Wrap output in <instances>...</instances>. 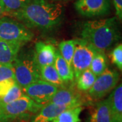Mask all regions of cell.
Listing matches in <instances>:
<instances>
[{"label": "cell", "instance_id": "cell-1", "mask_svg": "<svg viewBox=\"0 0 122 122\" xmlns=\"http://www.w3.org/2000/svg\"><path fill=\"white\" fill-rule=\"evenodd\" d=\"M8 14L29 29L43 32L56 30L64 18L62 5L48 0H33L23 8Z\"/></svg>", "mask_w": 122, "mask_h": 122}, {"label": "cell", "instance_id": "cell-2", "mask_svg": "<svg viewBox=\"0 0 122 122\" xmlns=\"http://www.w3.org/2000/svg\"><path fill=\"white\" fill-rule=\"evenodd\" d=\"M81 39L101 52L107 51L121 38L117 21L115 17L87 20L80 27Z\"/></svg>", "mask_w": 122, "mask_h": 122}, {"label": "cell", "instance_id": "cell-3", "mask_svg": "<svg viewBox=\"0 0 122 122\" xmlns=\"http://www.w3.org/2000/svg\"><path fill=\"white\" fill-rule=\"evenodd\" d=\"M12 65L14 79L22 88L40 79L39 66L33 50H20Z\"/></svg>", "mask_w": 122, "mask_h": 122}, {"label": "cell", "instance_id": "cell-4", "mask_svg": "<svg viewBox=\"0 0 122 122\" xmlns=\"http://www.w3.org/2000/svg\"><path fill=\"white\" fill-rule=\"evenodd\" d=\"M7 122L29 120L43 105L36 103L26 94L8 104H0Z\"/></svg>", "mask_w": 122, "mask_h": 122}, {"label": "cell", "instance_id": "cell-5", "mask_svg": "<svg viewBox=\"0 0 122 122\" xmlns=\"http://www.w3.org/2000/svg\"><path fill=\"white\" fill-rule=\"evenodd\" d=\"M34 37L32 30L17 20L5 16L0 18V39L23 46Z\"/></svg>", "mask_w": 122, "mask_h": 122}, {"label": "cell", "instance_id": "cell-6", "mask_svg": "<svg viewBox=\"0 0 122 122\" xmlns=\"http://www.w3.org/2000/svg\"><path fill=\"white\" fill-rule=\"evenodd\" d=\"M119 80V74L117 71L107 69L96 77L94 84L87 92V99L90 102L101 100L117 86Z\"/></svg>", "mask_w": 122, "mask_h": 122}, {"label": "cell", "instance_id": "cell-7", "mask_svg": "<svg viewBox=\"0 0 122 122\" xmlns=\"http://www.w3.org/2000/svg\"><path fill=\"white\" fill-rule=\"evenodd\" d=\"M98 50L92 44L81 38L75 39V51L72 60V69L75 79L80 73L90 68L94 55Z\"/></svg>", "mask_w": 122, "mask_h": 122}, {"label": "cell", "instance_id": "cell-8", "mask_svg": "<svg viewBox=\"0 0 122 122\" xmlns=\"http://www.w3.org/2000/svg\"><path fill=\"white\" fill-rule=\"evenodd\" d=\"M75 10L80 16L88 18L102 17L111 12L110 0H77Z\"/></svg>", "mask_w": 122, "mask_h": 122}, {"label": "cell", "instance_id": "cell-9", "mask_svg": "<svg viewBox=\"0 0 122 122\" xmlns=\"http://www.w3.org/2000/svg\"><path fill=\"white\" fill-rule=\"evenodd\" d=\"M58 87L41 79L30 83L23 87L25 94L30 98L36 103L44 105L49 102L58 90Z\"/></svg>", "mask_w": 122, "mask_h": 122}, {"label": "cell", "instance_id": "cell-10", "mask_svg": "<svg viewBox=\"0 0 122 122\" xmlns=\"http://www.w3.org/2000/svg\"><path fill=\"white\" fill-rule=\"evenodd\" d=\"M90 102L87 96L82 95V92L73 86H65L58 88L49 102L61 106L76 107L87 104Z\"/></svg>", "mask_w": 122, "mask_h": 122}, {"label": "cell", "instance_id": "cell-11", "mask_svg": "<svg viewBox=\"0 0 122 122\" xmlns=\"http://www.w3.org/2000/svg\"><path fill=\"white\" fill-rule=\"evenodd\" d=\"M56 48L50 44L39 41L35 44L34 54L39 66L52 65L56 58Z\"/></svg>", "mask_w": 122, "mask_h": 122}, {"label": "cell", "instance_id": "cell-12", "mask_svg": "<svg viewBox=\"0 0 122 122\" xmlns=\"http://www.w3.org/2000/svg\"><path fill=\"white\" fill-rule=\"evenodd\" d=\"M70 108L73 107L48 102L43 105L36 113L32 115L29 122H51L62 111Z\"/></svg>", "mask_w": 122, "mask_h": 122}, {"label": "cell", "instance_id": "cell-13", "mask_svg": "<svg viewBox=\"0 0 122 122\" xmlns=\"http://www.w3.org/2000/svg\"><path fill=\"white\" fill-rule=\"evenodd\" d=\"M88 122H113L107 99L100 100L95 103L90 114Z\"/></svg>", "mask_w": 122, "mask_h": 122}, {"label": "cell", "instance_id": "cell-14", "mask_svg": "<svg viewBox=\"0 0 122 122\" xmlns=\"http://www.w3.org/2000/svg\"><path fill=\"white\" fill-rule=\"evenodd\" d=\"M113 122H122V85H117L111 91L109 98Z\"/></svg>", "mask_w": 122, "mask_h": 122}, {"label": "cell", "instance_id": "cell-15", "mask_svg": "<svg viewBox=\"0 0 122 122\" xmlns=\"http://www.w3.org/2000/svg\"><path fill=\"white\" fill-rule=\"evenodd\" d=\"M21 47L20 44L0 39V63L12 64Z\"/></svg>", "mask_w": 122, "mask_h": 122}, {"label": "cell", "instance_id": "cell-16", "mask_svg": "<svg viewBox=\"0 0 122 122\" xmlns=\"http://www.w3.org/2000/svg\"><path fill=\"white\" fill-rule=\"evenodd\" d=\"M54 65L55 66L57 73L59 75L61 80L65 84L74 81V74L72 68L62 57L58 49H56V58Z\"/></svg>", "mask_w": 122, "mask_h": 122}, {"label": "cell", "instance_id": "cell-17", "mask_svg": "<svg viewBox=\"0 0 122 122\" xmlns=\"http://www.w3.org/2000/svg\"><path fill=\"white\" fill-rule=\"evenodd\" d=\"M39 75L40 79L55 86L58 88L67 86L61 80L54 65L39 66Z\"/></svg>", "mask_w": 122, "mask_h": 122}, {"label": "cell", "instance_id": "cell-18", "mask_svg": "<svg viewBox=\"0 0 122 122\" xmlns=\"http://www.w3.org/2000/svg\"><path fill=\"white\" fill-rule=\"evenodd\" d=\"M96 76L90 69L82 71L75 79L76 88L81 92H87L94 84Z\"/></svg>", "mask_w": 122, "mask_h": 122}, {"label": "cell", "instance_id": "cell-19", "mask_svg": "<svg viewBox=\"0 0 122 122\" xmlns=\"http://www.w3.org/2000/svg\"><path fill=\"white\" fill-rule=\"evenodd\" d=\"M83 109L82 106L66 109L58 114L51 122H81L80 115Z\"/></svg>", "mask_w": 122, "mask_h": 122}, {"label": "cell", "instance_id": "cell-20", "mask_svg": "<svg viewBox=\"0 0 122 122\" xmlns=\"http://www.w3.org/2000/svg\"><path fill=\"white\" fill-rule=\"evenodd\" d=\"M89 69L96 77L108 69V58L105 52L98 51L96 53L92 61Z\"/></svg>", "mask_w": 122, "mask_h": 122}, {"label": "cell", "instance_id": "cell-21", "mask_svg": "<svg viewBox=\"0 0 122 122\" xmlns=\"http://www.w3.org/2000/svg\"><path fill=\"white\" fill-rule=\"evenodd\" d=\"M58 50L62 57L71 67L75 51V39L61 41L58 45Z\"/></svg>", "mask_w": 122, "mask_h": 122}, {"label": "cell", "instance_id": "cell-22", "mask_svg": "<svg viewBox=\"0 0 122 122\" xmlns=\"http://www.w3.org/2000/svg\"><path fill=\"white\" fill-rule=\"evenodd\" d=\"M7 10V14L18 11L25 7L33 0H1Z\"/></svg>", "mask_w": 122, "mask_h": 122}, {"label": "cell", "instance_id": "cell-23", "mask_svg": "<svg viewBox=\"0 0 122 122\" xmlns=\"http://www.w3.org/2000/svg\"><path fill=\"white\" fill-rule=\"evenodd\" d=\"M23 94H25L23 92L22 88L16 83L5 96L0 99V104H8L13 102L21 97Z\"/></svg>", "mask_w": 122, "mask_h": 122}, {"label": "cell", "instance_id": "cell-24", "mask_svg": "<svg viewBox=\"0 0 122 122\" xmlns=\"http://www.w3.org/2000/svg\"><path fill=\"white\" fill-rule=\"evenodd\" d=\"M110 58L112 63L120 71L122 70V44L120 43L113 49L110 54Z\"/></svg>", "mask_w": 122, "mask_h": 122}, {"label": "cell", "instance_id": "cell-25", "mask_svg": "<svg viewBox=\"0 0 122 122\" xmlns=\"http://www.w3.org/2000/svg\"><path fill=\"white\" fill-rule=\"evenodd\" d=\"M8 79H14L13 65L0 63V81Z\"/></svg>", "mask_w": 122, "mask_h": 122}, {"label": "cell", "instance_id": "cell-26", "mask_svg": "<svg viewBox=\"0 0 122 122\" xmlns=\"http://www.w3.org/2000/svg\"><path fill=\"white\" fill-rule=\"evenodd\" d=\"M17 83L14 79H8L0 81V99L5 96Z\"/></svg>", "mask_w": 122, "mask_h": 122}, {"label": "cell", "instance_id": "cell-27", "mask_svg": "<svg viewBox=\"0 0 122 122\" xmlns=\"http://www.w3.org/2000/svg\"><path fill=\"white\" fill-rule=\"evenodd\" d=\"M113 5L115 10L116 16L118 20H122V0H113Z\"/></svg>", "mask_w": 122, "mask_h": 122}, {"label": "cell", "instance_id": "cell-28", "mask_svg": "<svg viewBox=\"0 0 122 122\" xmlns=\"http://www.w3.org/2000/svg\"><path fill=\"white\" fill-rule=\"evenodd\" d=\"M7 14V10L5 8L4 5L3 4L2 1L0 0V18L4 16L5 14Z\"/></svg>", "mask_w": 122, "mask_h": 122}, {"label": "cell", "instance_id": "cell-29", "mask_svg": "<svg viewBox=\"0 0 122 122\" xmlns=\"http://www.w3.org/2000/svg\"><path fill=\"white\" fill-rule=\"evenodd\" d=\"M0 122H7L4 115V113H3L1 105H0Z\"/></svg>", "mask_w": 122, "mask_h": 122}, {"label": "cell", "instance_id": "cell-30", "mask_svg": "<svg viewBox=\"0 0 122 122\" xmlns=\"http://www.w3.org/2000/svg\"><path fill=\"white\" fill-rule=\"evenodd\" d=\"M64 1H69V0H64Z\"/></svg>", "mask_w": 122, "mask_h": 122}, {"label": "cell", "instance_id": "cell-31", "mask_svg": "<svg viewBox=\"0 0 122 122\" xmlns=\"http://www.w3.org/2000/svg\"><path fill=\"white\" fill-rule=\"evenodd\" d=\"M48 1H49V0H48Z\"/></svg>", "mask_w": 122, "mask_h": 122}]
</instances>
